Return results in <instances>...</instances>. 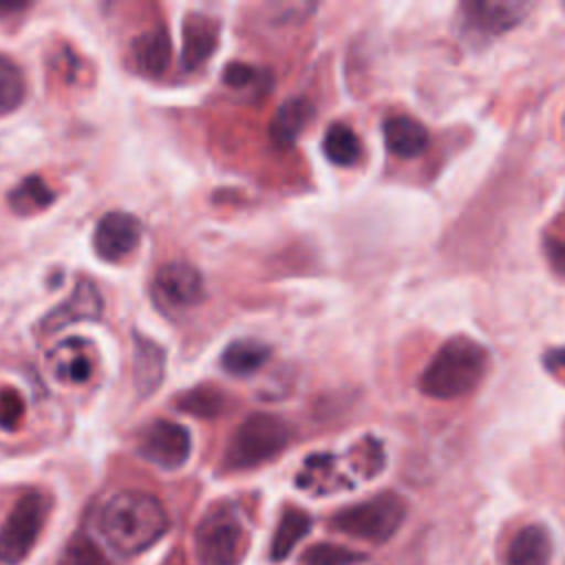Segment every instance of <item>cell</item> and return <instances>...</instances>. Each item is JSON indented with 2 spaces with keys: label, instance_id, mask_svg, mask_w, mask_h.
Instances as JSON below:
<instances>
[{
  "label": "cell",
  "instance_id": "6da1fadb",
  "mask_svg": "<svg viewBox=\"0 0 565 565\" xmlns=\"http://www.w3.org/2000/svg\"><path fill=\"white\" fill-rule=\"evenodd\" d=\"M97 525L117 554L137 556L166 534L168 514L154 494L121 490L102 505Z\"/></svg>",
  "mask_w": 565,
  "mask_h": 565
},
{
  "label": "cell",
  "instance_id": "7a4b0ae2",
  "mask_svg": "<svg viewBox=\"0 0 565 565\" xmlns=\"http://www.w3.org/2000/svg\"><path fill=\"white\" fill-rule=\"evenodd\" d=\"M490 355L468 335L446 340L419 375V391L433 399H455L472 393L486 377Z\"/></svg>",
  "mask_w": 565,
  "mask_h": 565
},
{
  "label": "cell",
  "instance_id": "3957f363",
  "mask_svg": "<svg viewBox=\"0 0 565 565\" xmlns=\"http://www.w3.org/2000/svg\"><path fill=\"white\" fill-rule=\"evenodd\" d=\"M289 424L274 413H252L232 433L223 463L230 470H249L278 457L289 444Z\"/></svg>",
  "mask_w": 565,
  "mask_h": 565
},
{
  "label": "cell",
  "instance_id": "277c9868",
  "mask_svg": "<svg viewBox=\"0 0 565 565\" xmlns=\"http://www.w3.org/2000/svg\"><path fill=\"white\" fill-rule=\"evenodd\" d=\"M406 516V503L395 492H382L355 505L342 508L333 514L331 525L353 539L384 543L388 541Z\"/></svg>",
  "mask_w": 565,
  "mask_h": 565
},
{
  "label": "cell",
  "instance_id": "5b68a950",
  "mask_svg": "<svg viewBox=\"0 0 565 565\" xmlns=\"http://www.w3.org/2000/svg\"><path fill=\"white\" fill-rule=\"evenodd\" d=\"M243 547V525L227 508L210 512L194 532V552L201 565H238Z\"/></svg>",
  "mask_w": 565,
  "mask_h": 565
},
{
  "label": "cell",
  "instance_id": "8992f818",
  "mask_svg": "<svg viewBox=\"0 0 565 565\" xmlns=\"http://www.w3.org/2000/svg\"><path fill=\"white\" fill-rule=\"evenodd\" d=\"M44 525V497L35 490L22 494L0 527V563L18 565L22 563Z\"/></svg>",
  "mask_w": 565,
  "mask_h": 565
},
{
  "label": "cell",
  "instance_id": "52a82bcc",
  "mask_svg": "<svg viewBox=\"0 0 565 565\" xmlns=\"http://www.w3.org/2000/svg\"><path fill=\"white\" fill-rule=\"evenodd\" d=\"M192 441L185 426L170 419H154L139 437L137 452L163 470H177L190 459Z\"/></svg>",
  "mask_w": 565,
  "mask_h": 565
},
{
  "label": "cell",
  "instance_id": "ba28073f",
  "mask_svg": "<svg viewBox=\"0 0 565 565\" xmlns=\"http://www.w3.org/2000/svg\"><path fill=\"white\" fill-rule=\"evenodd\" d=\"M154 298L168 309H190L203 300L205 285L201 271L183 260L166 263L152 280Z\"/></svg>",
  "mask_w": 565,
  "mask_h": 565
},
{
  "label": "cell",
  "instance_id": "9c48e42d",
  "mask_svg": "<svg viewBox=\"0 0 565 565\" xmlns=\"http://www.w3.org/2000/svg\"><path fill=\"white\" fill-rule=\"evenodd\" d=\"M527 11V2L470 0L461 4V22L463 29L475 38H497L514 29L525 18Z\"/></svg>",
  "mask_w": 565,
  "mask_h": 565
},
{
  "label": "cell",
  "instance_id": "30bf717a",
  "mask_svg": "<svg viewBox=\"0 0 565 565\" xmlns=\"http://www.w3.org/2000/svg\"><path fill=\"white\" fill-rule=\"evenodd\" d=\"M141 241V223L121 210L106 212L93 232L95 254L106 263H119L137 249Z\"/></svg>",
  "mask_w": 565,
  "mask_h": 565
},
{
  "label": "cell",
  "instance_id": "8fae6325",
  "mask_svg": "<svg viewBox=\"0 0 565 565\" xmlns=\"http://www.w3.org/2000/svg\"><path fill=\"white\" fill-rule=\"evenodd\" d=\"M104 311V300L95 282L90 280H77L73 294L55 309H51L44 320L42 329L46 333H55L60 329H66L75 322H86V320H99Z\"/></svg>",
  "mask_w": 565,
  "mask_h": 565
},
{
  "label": "cell",
  "instance_id": "7c38bea8",
  "mask_svg": "<svg viewBox=\"0 0 565 565\" xmlns=\"http://www.w3.org/2000/svg\"><path fill=\"white\" fill-rule=\"evenodd\" d=\"M218 44V22L210 15L192 13L183 22V51L181 64L185 71H196L203 66Z\"/></svg>",
  "mask_w": 565,
  "mask_h": 565
},
{
  "label": "cell",
  "instance_id": "4fadbf2b",
  "mask_svg": "<svg viewBox=\"0 0 565 565\" xmlns=\"http://www.w3.org/2000/svg\"><path fill=\"white\" fill-rule=\"evenodd\" d=\"M130 51H132L130 55H132L135 68L146 77L157 79L170 66L172 44H170L168 31L163 26H154V29L137 35Z\"/></svg>",
  "mask_w": 565,
  "mask_h": 565
},
{
  "label": "cell",
  "instance_id": "5bb4252c",
  "mask_svg": "<svg viewBox=\"0 0 565 565\" xmlns=\"http://www.w3.org/2000/svg\"><path fill=\"white\" fill-rule=\"evenodd\" d=\"M163 371H166V351L157 342L137 333L132 338V384L141 397L159 388L163 380Z\"/></svg>",
  "mask_w": 565,
  "mask_h": 565
},
{
  "label": "cell",
  "instance_id": "9a60e30c",
  "mask_svg": "<svg viewBox=\"0 0 565 565\" xmlns=\"http://www.w3.org/2000/svg\"><path fill=\"white\" fill-rule=\"evenodd\" d=\"M384 143L391 154L402 159L419 157L428 148V132L424 124L408 115H391L382 124Z\"/></svg>",
  "mask_w": 565,
  "mask_h": 565
},
{
  "label": "cell",
  "instance_id": "2e32d148",
  "mask_svg": "<svg viewBox=\"0 0 565 565\" xmlns=\"http://www.w3.org/2000/svg\"><path fill=\"white\" fill-rule=\"evenodd\" d=\"M552 539L543 525L521 527L505 552V565H550Z\"/></svg>",
  "mask_w": 565,
  "mask_h": 565
},
{
  "label": "cell",
  "instance_id": "e0dca14e",
  "mask_svg": "<svg viewBox=\"0 0 565 565\" xmlns=\"http://www.w3.org/2000/svg\"><path fill=\"white\" fill-rule=\"evenodd\" d=\"M313 115V106L309 99L305 97H291L285 99L271 124H269V137L278 148H291L298 139V135L305 130V126L309 124Z\"/></svg>",
  "mask_w": 565,
  "mask_h": 565
},
{
  "label": "cell",
  "instance_id": "ac0fdd59",
  "mask_svg": "<svg viewBox=\"0 0 565 565\" xmlns=\"http://www.w3.org/2000/svg\"><path fill=\"white\" fill-rule=\"evenodd\" d=\"M93 351L82 340H66L51 353L53 371L60 380L71 384H82L93 373Z\"/></svg>",
  "mask_w": 565,
  "mask_h": 565
},
{
  "label": "cell",
  "instance_id": "d6986e66",
  "mask_svg": "<svg viewBox=\"0 0 565 565\" xmlns=\"http://www.w3.org/2000/svg\"><path fill=\"white\" fill-rule=\"evenodd\" d=\"M309 530H311V516L300 508H287L274 530V536L269 543V558L274 563H282Z\"/></svg>",
  "mask_w": 565,
  "mask_h": 565
},
{
  "label": "cell",
  "instance_id": "ffe728a7",
  "mask_svg": "<svg viewBox=\"0 0 565 565\" xmlns=\"http://www.w3.org/2000/svg\"><path fill=\"white\" fill-rule=\"evenodd\" d=\"M271 355V349L260 342V340H234L225 347L223 355H221V366L230 373V375H252L256 373Z\"/></svg>",
  "mask_w": 565,
  "mask_h": 565
},
{
  "label": "cell",
  "instance_id": "44dd1931",
  "mask_svg": "<svg viewBox=\"0 0 565 565\" xmlns=\"http://www.w3.org/2000/svg\"><path fill=\"white\" fill-rule=\"evenodd\" d=\"M322 152L333 166H353L360 159L362 146L347 124H331L322 139Z\"/></svg>",
  "mask_w": 565,
  "mask_h": 565
},
{
  "label": "cell",
  "instance_id": "7402d4cb",
  "mask_svg": "<svg viewBox=\"0 0 565 565\" xmlns=\"http://www.w3.org/2000/svg\"><path fill=\"white\" fill-rule=\"evenodd\" d=\"M55 192L44 183V179L31 174L20 181L18 188L9 192V203L18 214H35L53 203Z\"/></svg>",
  "mask_w": 565,
  "mask_h": 565
},
{
  "label": "cell",
  "instance_id": "603a6c76",
  "mask_svg": "<svg viewBox=\"0 0 565 565\" xmlns=\"http://www.w3.org/2000/svg\"><path fill=\"white\" fill-rule=\"evenodd\" d=\"M26 95L22 68L4 53H0V115H9L20 108Z\"/></svg>",
  "mask_w": 565,
  "mask_h": 565
},
{
  "label": "cell",
  "instance_id": "cb8c5ba5",
  "mask_svg": "<svg viewBox=\"0 0 565 565\" xmlns=\"http://www.w3.org/2000/svg\"><path fill=\"white\" fill-rule=\"evenodd\" d=\"M225 406V395L212 386H194L185 395L179 397V411L196 415V417H216Z\"/></svg>",
  "mask_w": 565,
  "mask_h": 565
},
{
  "label": "cell",
  "instance_id": "d4e9b609",
  "mask_svg": "<svg viewBox=\"0 0 565 565\" xmlns=\"http://www.w3.org/2000/svg\"><path fill=\"white\" fill-rule=\"evenodd\" d=\"M364 561L366 556L362 552L335 543H316L300 556V565H358Z\"/></svg>",
  "mask_w": 565,
  "mask_h": 565
},
{
  "label": "cell",
  "instance_id": "484cf974",
  "mask_svg": "<svg viewBox=\"0 0 565 565\" xmlns=\"http://www.w3.org/2000/svg\"><path fill=\"white\" fill-rule=\"evenodd\" d=\"M57 565H108V561L88 536L77 534L60 554Z\"/></svg>",
  "mask_w": 565,
  "mask_h": 565
},
{
  "label": "cell",
  "instance_id": "4316f807",
  "mask_svg": "<svg viewBox=\"0 0 565 565\" xmlns=\"http://www.w3.org/2000/svg\"><path fill=\"white\" fill-rule=\"evenodd\" d=\"M24 413V402L13 388H4L0 393V428H15L18 422L22 419Z\"/></svg>",
  "mask_w": 565,
  "mask_h": 565
},
{
  "label": "cell",
  "instance_id": "83f0119b",
  "mask_svg": "<svg viewBox=\"0 0 565 565\" xmlns=\"http://www.w3.org/2000/svg\"><path fill=\"white\" fill-rule=\"evenodd\" d=\"M256 79H258V68L245 62H232L225 66V73H223V82L232 88H245Z\"/></svg>",
  "mask_w": 565,
  "mask_h": 565
},
{
  "label": "cell",
  "instance_id": "f1b7e54d",
  "mask_svg": "<svg viewBox=\"0 0 565 565\" xmlns=\"http://www.w3.org/2000/svg\"><path fill=\"white\" fill-rule=\"evenodd\" d=\"M545 254L558 274H565V238H547Z\"/></svg>",
  "mask_w": 565,
  "mask_h": 565
},
{
  "label": "cell",
  "instance_id": "f546056e",
  "mask_svg": "<svg viewBox=\"0 0 565 565\" xmlns=\"http://www.w3.org/2000/svg\"><path fill=\"white\" fill-rule=\"evenodd\" d=\"M15 9H24V2H9V4H0V11H15Z\"/></svg>",
  "mask_w": 565,
  "mask_h": 565
}]
</instances>
